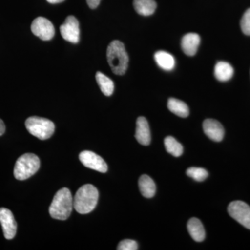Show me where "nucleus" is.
I'll return each mask as SVG.
<instances>
[{
	"mask_svg": "<svg viewBox=\"0 0 250 250\" xmlns=\"http://www.w3.org/2000/svg\"><path fill=\"white\" fill-rule=\"evenodd\" d=\"M73 208V197L71 192L67 188H63L54 195L49 207V214L56 220H67L71 214Z\"/></svg>",
	"mask_w": 250,
	"mask_h": 250,
	"instance_id": "1",
	"label": "nucleus"
},
{
	"mask_svg": "<svg viewBox=\"0 0 250 250\" xmlns=\"http://www.w3.org/2000/svg\"><path fill=\"white\" fill-rule=\"evenodd\" d=\"M98 198V189L91 184H85L75 194L73 199L74 208L80 214L89 213L96 207Z\"/></svg>",
	"mask_w": 250,
	"mask_h": 250,
	"instance_id": "2",
	"label": "nucleus"
},
{
	"mask_svg": "<svg viewBox=\"0 0 250 250\" xmlns=\"http://www.w3.org/2000/svg\"><path fill=\"white\" fill-rule=\"evenodd\" d=\"M106 56L112 71L116 75H124L129 62V57L124 44L118 40L112 41L108 46Z\"/></svg>",
	"mask_w": 250,
	"mask_h": 250,
	"instance_id": "3",
	"label": "nucleus"
},
{
	"mask_svg": "<svg viewBox=\"0 0 250 250\" xmlns=\"http://www.w3.org/2000/svg\"><path fill=\"white\" fill-rule=\"evenodd\" d=\"M40 167V160L36 154L27 153L18 158L14 167V177L18 180H25L34 175Z\"/></svg>",
	"mask_w": 250,
	"mask_h": 250,
	"instance_id": "4",
	"label": "nucleus"
},
{
	"mask_svg": "<svg viewBox=\"0 0 250 250\" xmlns=\"http://www.w3.org/2000/svg\"><path fill=\"white\" fill-rule=\"evenodd\" d=\"M25 126L31 135L40 140L49 139L55 130L53 122L40 117L33 116L28 118Z\"/></svg>",
	"mask_w": 250,
	"mask_h": 250,
	"instance_id": "5",
	"label": "nucleus"
},
{
	"mask_svg": "<svg viewBox=\"0 0 250 250\" xmlns=\"http://www.w3.org/2000/svg\"><path fill=\"white\" fill-rule=\"evenodd\" d=\"M228 213L245 228L250 229V207L246 202L234 201L228 206Z\"/></svg>",
	"mask_w": 250,
	"mask_h": 250,
	"instance_id": "6",
	"label": "nucleus"
},
{
	"mask_svg": "<svg viewBox=\"0 0 250 250\" xmlns=\"http://www.w3.org/2000/svg\"><path fill=\"white\" fill-rule=\"evenodd\" d=\"M31 29L34 35L42 41L51 40L55 34L53 24L43 17L36 18L31 24Z\"/></svg>",
	"mask_w": 250,
	"mask_h": 250,
	"instance_id": "7",
	"label": "nucleus"
},
{
	"mask_svg": "<svg viewBox=\"0 0 250 250\" xmlns=\"http://www.w3.org/2000/svg\"><path fill=\"white\" fill-rule=\"evenodd\" d=\"M61 34L65 41L76 44L80 41V24L75 16H70L60 27Z\"/></svg>",
	"mask_w": 250,
	"mask_h": 250,
	"instance_id": "8",
	"label": "nucleus"
},
{
	"mask_svg": "<svg viewBox=\"0 0 250 250\" xmlns=\"http://www.w3.org/2000/svg\"><path fill=\"white\" fill-rule=\"evenodd\" d=\"M80 160L83 166L92 170L100 172H107L108 166L104 160L101 157L90 151H83L80 154Z\"/></svg>",
	"mask_w": 250,
	"mask_h": 250,
	"instance_id": "9",
	"label": "nucleus"
},
{
	"mask_svg": "<svg viewBox=\"0 0 250 250\" xmlns=\"http://www.w3.org/2000/svg\"><path fill=\"white\" fill-rule=\"evenodd\" d=\"M0 223L5 238L8 240L14 238L17 231V223L11 210L6 208H0Z\"/></svg>",
	"mask_w": 250,
	"mask_h": 250,
	"instance_id": "10",
	"label": "nucleus"
},
{
	"mask_svg": "<svg viewBox=\"0 0 250 250\" xmlns=\"http://www.w3.org/2000/svg\"><path fill=\"white\" fill-rule=\"evenodd\" d=\"M203 129L205 134L215 142H220L223 139L225 129L223 125L213 119H207L203 123Z\"/></svg>",
	"mask_w": 250,
	"mask_h": 250,
	"instance_id": "11",
	"label": "nucleus"
},
{
	"mask_svg": "<svg viewBox=\"0 0 250 250\" xmlns=\"http://www.w3.org/2000/svg\"><path fill=\"white\" fill-rule=\"evenodd\" d=\"M135 137L143 146H148L151 142V133L148 122L144 117H139L136 121Z\"/></svg>",
	"mask_w": 250,
	"mask_h": 250,
	"instance_id": "12",
	"label": "nucleus"
},
{
	"mask_svg": "<svg viewBox=\"0 0 250 250\" xmlns=\"http://www.w3.org/2000/svg\"><path fill=\"white\" fill-rule=\"evenodd\" d=\"M200 44V36L195 33H189L184 36L182 40V48L187 56L195 55Z\"/></svg>",
	"mask_w": 250,
	"mask_h": 250,
	"instance_id": "13",
	"label": "nucleus"
},
{
	"mask_svg": "<svg viewBox=\"0 0 250 250\" xmlns=\"http://www.w3.org/2000/svg\"><path fill=\"white\" fill-rule=\"evenodd\" d=\"M188 231L192 239L197 242L205 240L206 233L203 225L199 219L192 218L189 220L187 225Z\"/></svg>",
	"mask_w": 250,
	"mask_h": 250,
	"instance_id": "14",
	"label": "nucleus"
},
{
	"mask_svg": "<svg viewBox=\"0 0 250 250\" xmlns=\"http://www.w3.org/2000/svg\"><path fill=\"white\" fill-rule=\"evenodd\" d=\"M140 190L143 196L151 198L156 193V184L153 179L147 174H143L140 177L139 181Z\"/></svg>",
	"mask_w": 250,
	"mask_h": 250,
	"instance_id": "15",
	"label": "nucleus"
},
{
	"mask_svg": "<svg viewBox=\"0 0 250 250\" xmlns=\"http://www.w3.org/2000/svg\"><path fill=\"white\" fill-rule=\"evenodd\" d=\"M233 67L228 62H219L215 65L214 74L215 78L220 82H227L233 77Z\"/></svg>",
	"mask_w": 250,
	"mask_h": 250,
	"instance_id": "16",
	"label": "nucleus"
},
{
	"mask_svg": "<svg viewBox=\"0 0 250 250\" xmlns=\"http://www.w3.org/2000/svg\"><path fill=\"white\" fill-rule=\"evenodd\" d=\"M156 62L163 70L170 71L175 65V60L173 56L165 51H159L154 54Z\"/></svg>",
	"mask_w": 250,
	"mask_h": 250,
	"instance_id": "17",
	"label": "nucleus"
},
{
	"mask_svg": "<svg viewBox=\"0 0 250 250\" xmlns=\"http://www.w3.org/2000/svg\"><path fill=\"white\" fill-rule=\"evenodd\" d=\"M133 4L136 12L143 16H151L156 9L154 0H134Z\"/></svg>",
	"mask_w": 250,
	"mask_h": 250,
	"instance_id": "18",
	"label": "nucleus"
},
{
	"mask_svg": "<svg viewBox=\"0 0 250 250\" xmlns=\"http://www.w3.org/2000/svg\"><path fill=\"white\" fill-rule=\"evenodd\" d=\"M167 107L174 114L181 118H187L189 115V108L187 104L175 98H170L167 102Z\"/></svg>",
	"mask_w": 250,
	"mask_h": 250,
	"instance_id": "19",
	"label": "nucleus"
},
{
	"mask_svg": "<svg viewBox=\"0 0 250 250\" xmlns=\"http://www.w3.org/2000/svg\"><path fill=\"white\" fill-rule=\"evenodd\" d=\"M95 78L104 95L111 96L114 91V83L113 81L100 72H97Z\"/></svg>",
	"mask_w": 250,
	"mask_h": 250,
	"instance_id": "20",
	"label": "nucleus"
},
{
	"mask_svg": "<svg viewBox=\"0 0 250 250\" xmlns=\"http://www.w3.org/2000/svg\"><path fill=\"white\" fill-rule=\"evenodd\" d=\"M164 144L166 151L172 156L179 157L183 154V146L172 136H167L164 140Z\"/></svg>",
	"mask_w": 250,
	"mask_h": 250,
	"instance_id": "21",
	"label": "nucleus"
},
{
	"mask_svg": "<svg viewBox=\"0 0 250 250\" xmlns=\"http://www.w3.org/2000/svg\"><path fill=\"white\" fill-rule=\"evenodd\" d=\"M187 174L197 182H203L208 177V173L202 167H192L188 169Z\"/></svg>",
	"mask_w": 250,
	"mask_h": 250,
	"instance_id": "22",
	"label": "nucleus"
},
{
	"mask_svg": "<svg viewBox=\"0 0 250 250\" xmlns=\"http://www.w3.org/2000/svg\"><path fill=\"white\" fill-rule=\"evenodd\" d=\"M242 31L246 35L250 36V9L243 14L241 21Z\"/></svg>",
	"mask_w": 250,
	"mask_h": 250,
	"instance_id": "23",
	"label": "nucleus"
},
{
	"mask_svg": "<svg viewBox=\"0 0 250 250\" xmlns=\"http://www.w3.org/2000/svg\"><path fill=\"white\" fill-rule=\"evenodd\" d=\"M118 250H136L139 249V246L136 241L126 239L122 241L118 245Z\"/></svg>",
	"mask_w": 250,
	"mask_h": 250,
	"instance_id": "24",
	"label": "nucleus"
},
{
	"mask_svg": "<svg viewBox=\"0 0 250 250\" xmlns=\"http://www.w3.org/2000/svg\"><path fill=\"white\" fill-rule=\"evenodd\" d=\"M86 1L90 9H94L100 5L101 0H86Z\"/></svg>",
	"mask_w": 250,
	"mask_h": 250,
	"instance_id": "25",
	"label": "nucleus"
},
{
	"mask_svg": "<svg viewBox=\"0 0 250 250\" xmlns=\"http://www.w3.org/2000/svg\"><path fill=\"white\" fill-rule=\"evenodd\" d=\"M5 129H6V127H5L4 122L0 119V136L4 134Z\"/></svg>",
	"mask_w": 250,
	"mask_h": 250,
	"instance_id": "26",
	"label": "nucleus"
},
{
	"mask_svg": "<svg viewBox=\"0 0 250 250\" xmlns=\"http://www.w3.org/2000/svg\"><path fill=\"white\" fill-rule=\"evenodd\" d=\"M50 4H59V3L62 2L65 0H47Z\"/></svg>",
	"mask_w": 250,
	"mask_h": 250,
	"instance_id": "27",
	"label": "nucleus"
}]
</instances>
